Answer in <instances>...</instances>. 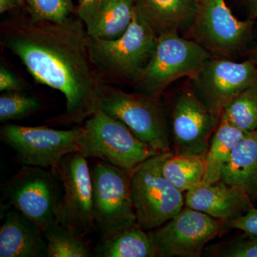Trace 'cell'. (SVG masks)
I'll use <instances>...</instances> for the list:
<instances>
[{
  "label": "cell",
  "instance_id": "1",
  "mask_svg": "<svg viewBox=\"0 0 257 257\" xmlns=\"http://www.w3.org/2000/svg\"><path fill=\"white\" fill-rule=\"evenodd\" d=\"M1 43L18 56L37 82L58 90L66 100L60 124H79L99 109L105 87L88 48L79 18L63 23L19 18L3 24Z\"/></svg>",
  "mask_w": 257,
  "mask_h": 257
},
{
  "label": "cell",
  "instance_id": "2",
  "mask_svg": "<svg viewBox=\"0 0 257 257\" xmlns=\"http://www.w3.org/2000/svg\"><path fill=\"white\" fill-rule=\"evenodd\" d=\"M157 42V34L135 7L133 21L121 37L104 40L88 36V48L99 74L136 83L151 60Z\"/></svg>",
  "mask_w": 257,
  "mask_h": 257
},
{
  "label": "cell",
  "instance_id": "3",
  "mask_svg": "<svg viewBox=\"0 0 257 257\" xmlns=\"http://www.w3.org/2000/svg\"><path fill=\"white\" fill-rule=\"evenodd\" d=\"M78 145L79 152L87 158L102 161L128 172L160 154L139 140L121 121L101 109L86 120Z\"/></svg>",
  "mask_w": 257,
  "mask_h": 257
},
{
  "label": "cell",
  "instance_id": "4",
  "mask_svg": "<svg viewBox=\"0 0 257 257\" xmlns=\"http://www.w3.org/2000/svg\"><path fill=\"white\" fill-rule=\"evenodd\" d=\"M170 152L150 157L130 175L137 223L145 231L160 227L177 215L185 204L183 192L167 180L162 172V164Z\"/></svg>",
  "mask_w": 257,
  "mask_h": 257
},
{
  "label": "cell",
  "instance_id": "5",
  "mask_svg": "<svg viewBox=\"0 0 257 257\" xmlns=\"http://www.w3.org/2000/svg\"><path fill=\"white\" fill-rule=\"evenodd\" d=\"M211 57L198 42L186 40L177 32L161 34L151 60L135 83L138 93L160 99L172 83L192 77Z\"/></svg>",
  "mask_w": 257,
  "mask_h": 257
},
{
  "label": "cell",
  "instance_id": "6",
  "mask_svg": "<svg viewBox=\"0 0 257 257\" xmlns=\"http://www.w3.org/2000/svg\"><path fill=\"white\" fill-rule=\"evenodd\" d=\"M2 188L3 199L36 224L42 233L58 223L63 187L51 169L23 165Z\"/></svg>",
  "mask_w": 257,
  "mask_h": 257
},
{
  "label": "cell",
  "instance_id": "7",
  "mask_svg": "<svg viewBox=\"0 0 257 257\" xmlns=\"http://www.w3.org/2000/svg\"><path fill=\"white\" fill-rule=\"evenodd\" d=\"M91 175L93 216L101 240L138 224L130 188L131 172L96 160Z\"/></svg>",
  "mask_w": 257,
  "mask_h": 257
},
{
  "label": "cell",
  "instance_id": "8",
  "mask_svg": "<svg viewBox=\"0 0 257 257\" xmlns=\"http://www.w3.org/2000/svg\"><path fill=\"white\" fill-rule=\"evenodd\" d=\"M99 109L121 121L159 153L171 151L168 125L160 99L105 86Z\"/></svg>",
  "mask_w": 257,
  "mask_h": 257
},
{
  "label": "cell",
  "instance_id": "9",
  "mask_svg": "<svg viewBox=\"0 0 257 257\" xmlns=\"http://www.w3.org/2000/svg\"><path fill=\"white\" fill-rule=\"evenodd\" d=\"M82 127L69 130L8 124L0 130L1 141L16 154L20 163L52 169L69 154L79 152Z\"/></svg>",
  "mask_w": 257,
  "mask_h": 257
},
{
  "label": "cell",
  "instance_id": "10",
  "mask_svg": "<svg viewBox=\"0 0 257 257\" xmlns=\"http://www.w3.org/2000/svg\"><path fill=\"white\" fill-rule=\"evenodd\" d=\"M190 79L196 95L220 121L229 103L257 83V65L248 60L237 62L211 57Z\"/></svg>",
  "mask_w": 257,
  "mask_h": 257
},
{
  "label": "cell",
  "instance_id": "11",
  "mask_svg": "<svg viewBox=\"0 0 257 257\" xmlns=\"http://www.w3.org/2000/svg\"><path fill=\"white\" fill-rule=\"evenodd\" d=\"M253 23L236 18L226 0H199L191 32L212 57L231 60L246 45Z\"/></svg>",
  "mask_w": 257,
  "mask_h": 257
},
{
  "label": "cell",
  "instance_id": "12",
  "mask_svg": "<svg viewBox=\"0 0 257 257\" xmlns=\"http://www.w3.org/2000/svg\"><path fill=\"white\" fill-rule=\"evenodd\" d=\"M51 170L63 187L58 223L84 237L95 226L92 175L87 158L80 152L69 154Z\"/></svg>",
  "mask_w": 257,
  "mask_h": 257
},
{
  "label": "cell",
  "instance_id": "13",
  "mask_svg": "<svg viewBox=\"0 0 257 257\" xmlns=\"http://www.w3.org/2000/svg\"><path fill=\"white\" fill-rule=\"evenodd\" d=\"M224 222L186 207L149 233L159 257H199L205 245L220 234Z\"/></svg>",
  "mask_w": 257,
  "mask_h": 257
},
{
  "label": "cell",
  "instance_id": "14",
  "mask_svg": "<svg viewBox=\"0 0 257 257\" xmlns=\"http://www.w3.org/2000/svg\"><path fill=\"white\" fill-rule=\"evenodd\" d=\"M219 122L192 89L179 93L172 112L174 154L177 156L207 154Z\"/></svg>",
  "mask_w": 257,
  "mask_h": 257
},
{
  "label": "cell",
  "instance_id": "15",
  "mask_svg": "<svg viewBox=\"0 0 257 257\" xmlns=\"http://www.w3.org/2000/svg\"><path fill=\"white\" fill-rule=\"evenodd\" d=\"M185 206L226 222L253 208L251 197L244 189L221 181L200 183L189 189L186 194Z\"/></svg>",
  "mask_w": 257,
  "mask_h": 257
},
{
  "label": "cell",
  "instance_id": "16",
  "mask_svg": "<svg viewBox=\"0 0 257 257\" xmlns=\"http://www.w3.org/2000/svg\"><path fill=\"white\" fill-rule=\"evenodd\" d=\"M135 9V0H98L81 3L77 13L88 36L112 40L127 30Z\"/></svg>",
  "mask_w": 257,
  "mask_h": 257
},
{
  "label": "cell",
  "instance_id": "17",
  "mask_svg": "<svg viewBox=\"0 0 257 257\" xmlns=\"http://www.w3.org/2000/svg\"><path fill=\"white\" fill-rule=\"evenodd\" d=\"M0 256H47L43 233L18 209H10L0 227Z\"/></svg>",
  "mask_w": 257,
  "mask_h": 257
},
{
  "label": "cell",
  "instance_id": "18",
  "mask_svg": "<svg viewBox=\"0 0 257 257\" xmlns=\"http://www.w3.org/2000/svg\"><path fill=\"white\" fill-rule=\"evenodd\" d=\"M135 7L157 36L166 32L192 30L197 0H135Z\"/></svg>",
  "mask_w": 257,
  "mask_h": 257
},
{
  "label": "cell",
  "instance_id": "19",
  "mask_svg": "<svg viewBox=\"0 0 257 257\" xmlns=\"http://www.w3.org/2000/svg\"><path fill=\"white\" fill-rule=\"evenodd\" d=\"M221 182L257 197V130L236 144L221 171Z\"/></svg>",
  "mask_w": 257,
  "mask_h": 257
},
{
  "label": "cell",
  "instance_id": "20",
  "mask_svg": "<svg viewBox=\"0 0 257 257\" xmlns=\"http://www.w3.org/2000/svg\"><path fill=\"white\" fill-rule=\"evenodd\" d=\"M94 253L99 257L158 256L150 233L138 224L101 240Z\"/></svg>",
  "mask_w": 257,
  "mask_h": 257
},
{
  "label": "cell",
  "instance_id": "21",
  "mask_svg": "<svg viewBox=\"0 0 257 257\" xmlns=\"http://www.w3.org/2000/svg\"><path fill=\"white\" fill-rule=\"evenodd\" d=\"M248 134L221 119L211 138L206 157L205 172L201 183L211 184L220 181L221 171L235 145Z\"/></svg>",
  "mask_w": 257,
  "mask_h": 257
},
{
  "label": "cell",
  "instance_id": "22",
  "mask_svg": "<svg viewBox=\"0 0 257 257\" xmlns=\"http://www.w3.org/2000/svg\"><path fill=\"white\" fill-rule=\"evenodd\" d=\"M206 157L207 154L177 156L171 151L162 164V172L176 188L182 192H187L202 182Z\"/></svg>",
  "mask_w": 257,
  "mask_h": 257
},
{
  "label": "cell",
  "instance_id": "23",
  "mask_svg": "<svg viewBox=\"0 0 257 257\" xmlns=\"http://www.w3.org/2000/svg\"><path fill=\"white\" fill-rule=\"evenodd\" d=\"M48 257L92 256L90 248L82 236L74 234L60 223H55L43 232Z\"/></svg>",
  "mask_w": 257,
  "mask_h": 257
},
{
  "label": "cell",
  "instance_id": "24",
  "mask_svg": "<svg viewBox=\"0 0 257 257\" xmlns=\"http://www.w3.org/2000/svg\"><path fill=\"white\" fill-rule=\"evenodd\" d=\"M221 119L245 133L257 130V83L243 90L229 103Z\"/></svg>",
  "mask_w": 257,
  "mask_h": 257
},
{
  "label": "cell",
  "instance_id": "25",
  "mask_svg": "<svg viewBox=\"0 0 257 257\" xmlns=\"http://www.w3.org/2000/svg\"><path fill=\"white\" fill-rule=\"evenodd\" d=\"M41 101L20 91L3 93L0 96V121L7 122L22 119L40 109Z\"/></svg>",
  "mask_w": 257,
  "mask_h": 257
},
{
  "label": "cell",
  "instance_id": "26",
  "mask_svg": "<svg viewBox=\"0 0 257 257\" xmlns=\"http://www.w3.org/2000/svg\"><path fill=\"white\" fill-rule=\"evenodd\" d=\"M30 18L53 23H63L72 17L71 0H27Z\"/></svg>",
  "mask_w": 257,
  "mask_h": 257
},
{
  "label": "cell",
  "instance_id": "27",
  "mask_svg": "<svg viewBox=\"0 0 257 257\" xmlns=\"http://www.w3.org/2000/svg\"><path fill=\"white\" fill-rule=\"evenodd\" d=\"M216 256L225 257H257V236L234 241L223 248Z\"/></svg>",
  "mask_w": 257,
  "mask_h": 257
},
{
  "label": "cell",
  "instance_id": "28",
  "mask_svg": "<svg viewBox=\"0 0 257 257\" xmlns=\"http://www.w3.org/2000/svg\"><path fill=\"white\" fill-rule=\"evenodd\" d=\"M226 224L233 229L241 230L251 236H257V209L252 208L243 215L226 221Z\"/></svg>",
  "mask_w": 257,
  "mask_h": 257
},
{
  "label": "cell",
  "instance_id": "29",
  "mask_svg": "<svg viewBox=\"0 0 257 257\" xmlns=\"http://www.w3.org/2000/svg\"><path fill=\"white\" fill-rule=\"evenodd\" d=\"M25 88V84L15 74L4 66H1L0 68V91L1 92L22 91Z\"/></svg>",
  "mask_w": 257,
  "mask_h": 257
},
{
  "label": "cell",
  "instance_id": "30",
  "mask_svg": "<svg viewBox=\"0 0 257 257\" xmlns=\"http://www.w3.org/2000/svg\"><path fill=\"white\" fill-rule=\"evenodd\" d=\"M246 13V20H253L257 19V0H238Z\"/></svg>",
  "mask_w": 257,
  "mask_h": 257
},
{
  "label": "cell",
  "instance_id": "31",
  "mask_svg": "<svg viewBox=\"0 0 257 257\" xmlns=\"http://www.w3.org/2000/svg\"><path fill=\"white\" fill-rule=\"evenodd\" d=\"M24 3L25 0H0V13L3 14L5 12L21 7Z\"/></svg>",
  "mask_w": 257,
  "mask_h": 257
},
{
  "label": "cell",
  "instance_id": "32",
  "mask_svg": "<svg viewBox=\"0 0 257 257\" xmlns=\"http://www.w3.org/2000/svg\"><path fill=\"white\" fill-rule=\"evenodd\" d=\"M248 60L251 61V62H252L253 63L257 65V40L255 45H253L252 49L249 52Z\"/></svg>",
  "mask_w": 257,
  "mask_h": 257
},
{
  "label": "cell",
  "instance_id": "33",
  "mask_svg": "<svg viewBox=\"0 0 257 257\" xmlns=\"http://www.w3.org/2000/svg\"><path fill=\"white\" fill-rule=\"evenodd\" d=\"M98 1V0H82V3H92V2Z\"/></svg>",
  "mask_w": 257,
  "mask_h": 257
},
{
  "label": "cell",
  "instance_id": "34",
  "mask_svg": "<svg viewBox=\"0 0 257 257\" xmlns=\"http://www.w3.org/2000/svg\"><path fill=\"white\" fill-rule=\"evenodd\" d=\"M197 1H198V2H199V0H197Z\"/></svg>",
  "mask_w": 257,
  "mask_h": 257
}]
</instances>
